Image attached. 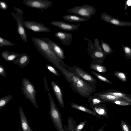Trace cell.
Listing matches in <instances>:
<instances>
[{
    "label": "cell",
    "instance_id": "obj_8",
    "mask_svg": "<svg viewBox=\"0 0 131 131\" xmlns=\"http://www.w3.org/2000/svg\"><path fill=\"white\" fill-rule=\"evenodd\" d=\"M22 24L25 28L36 32H49L51 30L42 24L32 20L23 21Z\"/></svg>",
    "mask_w": 131,
    "mask_h": 131
},
{
    "label": "cell",
    "instance_id": "obj_16",
    "mask_svg": "<svg viewBox=\"0 0 131 131\" xmlns=\"http://www.w3.org/2000/svg\"><path fill=\"white\" fill-rule=\"evenodd\" d=\"M20 123L22 131H38L33 130L31 128L23 110L21 106L19 108Z\"/></svg>",
    "mask_w": 131,
    "mask_h": 131
},
{
    "label": "cell",
    "instance_id": "obj_27",
    "mask_svg": "<svg viewBox=\"0 0 131 131\" xmlns=\"http://www.w3.org/2000/svg\"><path fill=\"white\" fill-rule=\"evenodd\" d=\"M101 46L103 51L107 55L111 54L113 51L110 45L101 39Z\"/></svg>",
    "mask_w": 131,
    "mask_h": 131
},
{
    "label": "cell",
    "instance_id": "obj_14",
    "mask_svg": "<svg viewBox=\"0 0 131 131\" xmlns=\"http://www.w3.org/2000/svg\"><path fill=\"white\" fill-rule=\"evenodd\" d=\"M52 90L55 94L60 105L64 108V107L63 94L59 86L53 81H51Z\"/></svg>",
    "mask_w": 131,
    "mask_h": 131
},
{
    "label": "cell",
    "instance_id": "obj_10",
    "mask_svg": "<svg viewBox=\"0 0 131 131\" xmlns=\"http://www.w3.org/2000/svg\"><path fill=\"white\" fill-rule=\"evenodd\" d=\"M101 19L106 23L119 27H131V22L123 21L114 18L104 12L101 14Z\"/></svg>",
    "mask_w": 131,
    "mask_h": 131
},
{
    "label": "cell",
    "instance_id": "obj_35",
    "mask_svg": "<svg viewBox=\"0 0 131 131\" xmlns=\"http://www.w3.org/2000/svg\"><path fill=\"white\" fill-rule=\"evenodd\" d=\"M111 103L121 106L131 105V103L128 102L124 100H116L112 102Z\"/></svg>",
    "mask_w": 131,
    "mask_h": 131
},
{
    "label": "cell",
    "instance_id": "obj_24",
    "mask_svg": "<svg viewBox=\"0 0 131 131\" xmlns=\"http://www.w3.org/2000/svg\"><path fill=\"white\" fill-rule=\"evenodd\" d=\"M90 65V68L94 71L101 73H105L107 71L106 67L102 64L91 61Z\"/></svg>",
    "mask_w": 131,
    "mask_h": 131
},
{
    "label": "cell",
    "instance_id": "obj_36",
    "mask_svg": "<svg viewBox=\"0 0 131 131\" xmlns=\"http://www.w3.org/2000/svg\"><path fill=\"white\" fill-rule=\"evenodd\" d=\"M88 122V121L86 120L81 122L78 125L74 131H81L83 128L84 126Z\"/></svg>",
    "mask_w": 131,
    "mask_h": 131
},
{
    "label": "cell",
    "instance_id": "obj_40",
    "mask_svg": "<svg viewBox=\"0 0 131 131\" xmlns=\"http://www.w3.org/2000/svg\"><path fill=\"white\" fill-rule=\"evenodd\" d=\"M44 82L45 84V88L46 91L48 92L49 91V90L48 88L47 84V82L46 77L44 78Z\"/></svg>",
    "mask_w": 131,
    "mask_h": 131
},
{
    "label": "cell",
    "instance_id": "obj_21",
    "mask_svg": "<svg viewBox=\"0 0 131 131\" xmlns=\"http://www.w3.org/2000/svg\"><path fill=\"white\" fill-rule=\"evenodd\" d=\"M22 54V53H16L15 52H10L6 50L2 52V57L7 61H11L15 60Z\"/></svg>",
    "mask_w": 131,
    "mask_h": 131
},
{
    "label": "cell",
    "instance_id": "obj_41",
    "mask_svg": "<svg viewBox=\"0 0 131 131\" xmlns=\"http://www.w3.org/2000/svg\"><path fill=\"white\" fill-rule=\"evenodd\" d=\"M106 123H105L104 125L102 126L101 128L97 131H104V128L106 125ZM93 128V125L91 131H92Z\"/></svg>",
    "mask_w": 131,
    "mask_h": 131
},
{
    "label": "cell",
    "instance_id": "obj_23",
    "mask_svg": "<svg viewBox=\"0 0 131 131\" xmlns=\"http://www.w3.org/2000/svg\"><path fill=\"white\" fill-rule=\"evenodd\" d=\"M70 106L74 108L80 110L81 111L96 116L98 118L102 119L101 116L88 108L82 105H79L75 103L71 102L70 103Z\"/></svg>",
    "mask_w": 131,
    "mask_h": 131
},
{
    "label": "cell",
    "instance_id": "obj_32",
    "mask_svg": "<svg viewBox=\"0 0 131 131\" xmlns=\"http://www.w3.org/2000/svg\"><path fill=\"white\" fill-rule=\"evenodd\" d=\"M15 45V44L11 42L0 37V47L4 46H11Z\"/></svg>",
    "mask_w": 131,
    "mask_h": 131
},
{
    "label": "cell",
    "instance_id": "obj_3",
    "mask_svg": "<svg viewBox=\"0 0 131 131\" xmlns=\"http://www.w3.org/2000/svg\"><path fill=\"white\" fill-rule=\"evenodd\" d=\"M50 103V116L55 127L58 131H64L63 128V121L58 109L54 101L51 93L48 94Z\"/></svg>",
    "mask_w": 131,
    "mask_h": 131
},
{
    "label": "cell",
    "instance_id": "obj_19",
    "mask_svg": "<svg viewBox=\"0 0 131 131\" xmlns=\"http://www.w3.org/2000/svg\"><path fill=\"white\" fill-rule=\"evenodd\" d=\"M93 96L102 99L106 102H112L116 100H124L123 99L119 97L110 94L102 93L101 92L96 93L94 94Z\"/></svg>",
    "mask_w": 131,
    "mask_h": 131
},
{
    "label": "cell",
    "instance_id": "obj_34",
    "mask_svg": "<svg viewBox=\"0 0 131 131\" xmlns=\"http://www.w3.org/2000/svg\"><path fill=\"white\" fill-rule=\"evenodd\" d=\"M121 124L122 131H131V127L127 123L121 120Z\"/></svg>",
    "mask_w": 131,
    "mask_h": 131
},
{
    "label": "cell",
    "instance_id": "obj_26",
    "mask_svg": "<svg viewBox=\"0 0 131 131\" xmlns=\"http://www.w3.org/2000/svg\"><path fill=\"white\" fill-rule=\"evenodd\" d=\"M88 102L90 103L89 106L104 103L106 102L103 100L91 95L88 99Z\"/></svg>",
    "mask_w": 131,
    "mask_h": 131
},
{
    "label": "cell",
    "instance_id": "obj_30",
    "mask_svg": "<svg viewBox=\"0 0 131 131\" xmlns=\"http://www.w3.org/2000/svg\"><path fill=\"white\" fill-rule=\"evenodd\" d=\"M124 56L128 59H131V48L129 47L122 44Z\"/></svg>",
    "mask_w": 131,
    "mask_h": 131
},
{
    "label": "cell",
    "instance_id": "obj_5",
    "mask_svg": "<svg viewBox=\"0 0 131 131\" xmlns=\"http://www.w3.org/2000/svg\"><path fill=\"white\" fill-rule=\"evenodd\" d=\"M96 11L94 6L86 4L77 6L67 10L69 13L86 18L88 20L91 18L92 16L95 14Z\"/></svg>",
    "mask_w": 131,
    "mask_h": 131
},
{
    "label": "cell",
    "instance_id": "obj_1",
    "mask_svg": "<svg viewBox=\"0 0 131 131\" xmlns=\"http://www.w3.org/2000/svg\"><path fill=\"white\" fill-rule=\"evenodd\" d=\"M58 70L70 84L72 89L82 96L88 98L96 91L95 85L85 81L75 74L69 71L64 67H61Z\"/></svg>",
    "mask_w": 131,
    "mask_h": 131
},
{
    "label": "cell",
    "instance_id": "obj_13",
    "mask_svg": "<svg viewBox=\"0 0 131 131\" xmlns=\"http://www.w3.org/2000/svg\"><path fill=\"white\" fill-rule=\"evenodd\" d=\"M73 34L64 32L58 31L55 33V36L59 39L63 45L68 46L71 43L73 38Z\"/></svg>",
    "mask_w": 131,
    "mask_h": 131
},
{
    "label": "cell",
    "instance_id": "obj_12",
    "mask_svg": "<svg viewBox=\"0 0 131 131\" xmlns=\"http://www.w3.org/2000/svg\"><path fill=\"white\" fill-rule=\"evenodd\" d=\"M41 38L47 43L50 48L60 59L62 60L65 58L64 51L59 45L49 38Z\"/></svg>",
    "mask_w": 131,
    "mask_h": 131
},
{
    "label": "cell",
    "instance_id": "obj_33",
    "mask_svg": "<svg viewBox=\"0 0 131 131\" xmlns=\"http://www.w3.org/2000/svg\"><path fill=\"white\" fill-rule=\"evenodd\" d=\"M46 67L49 71L58 77L60 76V74L59 72L52 66L47 64L46 65Z\"/></svg>",
    "mask_w": 131,
    "mask_h": 131
},
{
    "label": "cell",
    "instance_id": "obj_31",
    "mask_svg": "<svg viewBox=\"0 0 131 131\" xmlns=\"http://www.w3.org/2000/svg\"><path fill=\"white\" fill-rule=\"evenodd\" d=\"M114 74L117 78L122 81L125 82L127 81L126 76L123 72L115 71L114 72Z\"/></svg>",
    "mask_w": 131,
    "mask_h": 131
},
{
    "label": "cell",
    "instance_id": "obj_20",
    "mask_svg": "<svg viewBox=\"0 0 131 131\" xmlns=\"http://www.w3.org/2000/svg\"><path fill=\"white\" fill-rule=\"evenodd\" d=\"M107 55L103 51L96 50L91 56L92 61L102 64L104 62V60Z\"/></svg>",
    "mask_w": 131,
    "mask_h": 131
},
{
    "label": "cell",
    "instance_id": "obj_4",
    "mask_svg": "<svg viewBox=\"0 0 131 131\" xmlns=\"http://www.w3.org/2000/svg\"><path fill=\"white\" fill-rule=\"evenodd\" d=\"M21 83V89L25 97L29 100L35 107L38 108V106L36 98V91L34 85L25 78L22 79Z\"/></svg>",
    "mask_w": 131,
    "mask_h": 131
},
{
    "label": "cell",
    "instance_id": "obj_11",
    "mask_svg": "<svg viewBox=\"0 0 131 131\" xmlns=\"http://www.w3.org/2000/svg\"><path fill=\"white\" fill-rule=\"evenodd\" d=\"M50 23L62 30L71 31L78 30L81 25L80 24L75 25L66 23L63 21L56 20L52 21Z\"/></svg>",
    "mask_w": 131,
    "mask_h": 131
},
{
    "label": "cell",
    "instance_id": "obj_18",
    "mask_svg": "<svg viewBox=\"0 0 131 131\" xmlns=\"http://www.w3.org/2000/svg\"><path fill=\"white\" fill-rule=\"evenodd\" d=\"M30 60L29 56L26 53H24L12 62L13 64H17L21 68H23L29 64Z\"/></svg>",
    "mask_w": 131,
    "mask_h": 131
},
{
    "label": "cell",
    "instance_id": "obj_17",
    "mask_svg": "<svg viewBox=\"0 0 131 131\" xmlns=\"http://www.w3.org/2000/svg\"><path fill=\"white\" fill-rule=\"evenodd\" d=\"M89 106L97 115L106 118L108 117V114L106 108V105L104 104H100Z\"/></svg>",
    "mask_w": 131,
    "mask_h": 131
},
{
    "label": "cell",
    "instance_id": "obj_9",
    "mask_svg": "<svg viewBox=\"0 0 131 131\" xmlns=\"http://www.w3.org/2000/svg\"><path fill=\"white\" fill-rule=\"evenodd\" d=\"M23 3L26 6L32 8L41 9H46L51 7L53 2L47 0H24Z\"/></svg>",
    "mask_w": 131,
    "mask_h": 131
},
{
    "label": "cell",
    "instance_id": "obj_28",
    "mask_svg": "<svg viewBox=\"0 0 131 131\" xmlns=\"http://www.w3.org/2000/svg\"><path fill=\"white\" fill-rule=\"evenodd\" d=\"M13 96L11 95H7L0 98V109H1L6 106L8 102L12 99Z\"/></svg>",
    "mask_w": 131,
    "mask_h": 131
},
{
    "label": "cell",
    "instance_id": "obj_2",
    "mask_svg": "<svg viewBox=\"0 0 131 131\" xmlns=\"http://www.w3.org/2000/svg\"><path fill=\"white\" fill-rule=\"evenodd\" d=\"M32 41L38 51L58 70L61 67L63 66L64 62L58 57L46 42L41 38L34 37H32Z\"/></svg>",
    "mask_w": 131,
    "mask_h": 131
},
{
    "label": "cell",
    "instance_id": "obj_6",
    "mask_svg": "<svg viewBox=\"0 0 131 131\" xmlns=\"http://www.w3.org/2000/svg\"><path fill=\"white\" fill-rule=\"evenodd\" d=\"M14 8L16 11V13L12 12L11 14L16 21L17 31L22 40L27 43L28 39L27 33L25 27L22 24L23 19L24 18L23 16L24 13L22 9L19 8L15 7Z\"/></svg>",
    "mask_w": 131,
    "mask_h": 131
},
{
    "label": "cell",
    "instance_id": "obj_7",
    "mask_svg": "<svg viewBox=\"0 0 131 131\" xmlns=\"http://www.w3.org/2000/svg\"><path fill=\"white\" fill-rule=\"evenodd\" d=\"M63 67L66 69L67 68L69 71L75 74L83 80L92 84L95 85L97 83L96 79L92 75L79 67L68 66L64 63Z\"/></svg>",
    "mask_w": 131,
    "mask_h": 131
},
{
    "label": "cell",
    "instance_id": "obj_22",
    "mask_svg": "<svg viewBox=\"0 0 131 131\" xmlns=\"http://www.w3.org/2000/svg\"><path fill=\"white\" fill-rule=\"evenodd\" d=\"M62 17L65 21L71 22H81L86 21L88 20L86 18L76 15H66Z\"/></svg>",
    "mask_w": 131,
    "mask_h": 131
},
{
    "label": "cell",
    "instance_id": "obj_29",
    "mask_svg": "<svg viewBox=\"0 0 131 131\" xmlns=\"http://www.w3.org/2000/svg\"><path fill=\"white\" fill-rule=\"evenodd\" d=\"M91 73L98 79L101 81L105 82L109 84H113V83L112 82H111L106 77L103 75L94 71H91Z\"/></svg>",
    "mask_w": 131,
    "mask_h": 131
},
{
    "label": "cell",
    "instance_id": "obj_38",
    "mask_svg": "<svg viewBox=\"0 0 131 131\" xmlns=\"http://www.w3.org/2000/svg\"><path fill=\"white\" fill-rule=\"evenodd\" d=\"M8 6L7 4L4 2L1 1L0 2V8L4 10H6L8 8Z\"/></svg>",
    "mask_w": 131,
    "mask_h": 131
},
{
    "label": "cell",
    "instance_id": "obj_15",
    "mask_svg": "<svg viewBox=\"0 0 131 131\" xmlns=\"http://www.w3.org/2000/svg\"><path fill=\"white\" fill-rule=\"evenodd\" d=\"M102 93L111 95L121 97L126 101L131 103V95L117 90L112 89L103 91Z\"/></svg>",
    "mask_w": 131,
    "mask_h": 131
},
{
    "label": "cell",
    "instance_id": "obj_25",
    "mask_svg": "<svg viewBox=\"0 0 131 131\" xmlns=\"http://www.w3.org/2000/svg\"><path fill=\"white\" fill-rule=\"evenodd\" d=\"M68 125L66 127H64V131H74L77 125L75 121L71 117H69L68 120Z\"/></svg>",
    "mask_w": 131,
    "mask_h": 131
},
{
    "label": "cell",
    "instance_id": "obj_37",
    "mask_svg": "<svg viewBox=\"0 0 131 131\" xmlns=\"http://www.w3.org/2000/svg\"><path fill=\"white\" fill-rule=\"evenodd\" d=\"M94 45L96 48V50L103 51L101 46L100 45L99 41L97 38L94 39Z\"/></svg>",
    "mask_w": 131,
    "mask_h": 131
},
{
    "label": "cell",
    "instance_id": "obj_39",
    "mask_svg": "<svg viewBox=\"0 0 131 131\" xmlns=\"http://www.w3.org/2000/svg\"><path fill=\"white\" fill-rule=\"evenodd\" d=\"M0 75L3 77L6 78V72L3 66L0 65Z\"/></svg>",
    "mask_w": 131,
    "mask_h": 131
}]
</instances>
